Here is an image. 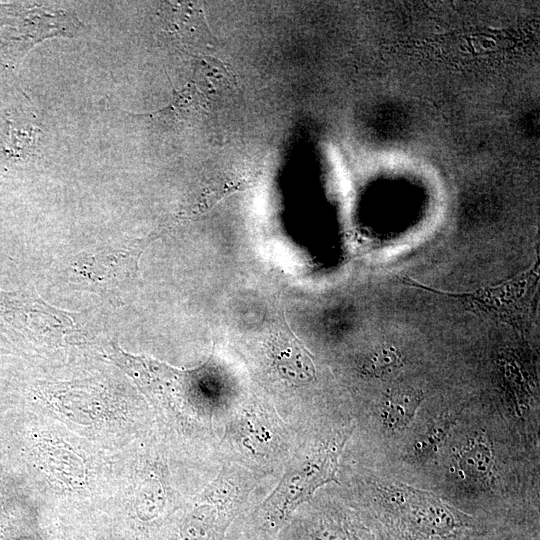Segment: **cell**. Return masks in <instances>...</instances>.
Wrapping results in <instances>:
<instances>
[{
    "instance_id": "6da1fadb",
    "label": "cell",
    "mask_w": 540,
    "mask_h": 540,
    "mask_svg": "<svg viewBox=\"0 0 540 540\" xmlns=\"http://www.w3.org/2000/svg\"><path fill=\"white\" fill-rule=\"evenodd\" d=\"M337 457V448L332 447L291 463L255 514L256 527L266 535L278 533L297 507L309 501L321 485L335 480Z\"/></svg>"
},
{
    "instance_id": "7a4b0ae2",
    "label": "cell",
    "mask_w": 540,
    "mask_h": 540,
    "mask_svg": "<svg viewBox=\"0 0 540 540\" xmlns=\"http://www.w3.org/2000/svg\"><path fill=\"white\" fill-rule=\"evenodd\" d=\"M296 540H377L373 530L354 512L331 508L318 512L298 526Z\"/></svg>"
},
{
    "instance_id": "3957f363",
    "label": "cell",
    "mask_w": 540,
    "mask_h": 540,
    "mask_svg": "<svg viewBox=\"0 0 540 540\" xmlns=\"http://www.w3.org/2000/svg\"><path fill=\"white\" fill-rule=\"evenodd\" d=\"M423 399V392L412 386H395L388 389L384 394L380 413L385 429L391 432L406 429Z\"/></svg>"
},
{
    "instance_id": "277c9868",
    "label": "cell",
    "mask_w": 540,
    "mask_h": 540,
    "mask_svg": "<svg viewBox=\"0 0 540 540\" xmlns=\"http://www.w3.org/2000/svg\"><path fill=\"white\" fill-rule=\"evenodd\" d=\"M456 470L463 479L485 482L490 478L494 456L490 442L482 434L470 437L455 455Z\"/></svg>"
},
{
    "instance_id": "5b68a950",
    "label": "cell",
    "mask_w": 540,
    "mask_h": 540,
    "mask_svg": "<svg viewBox=\"0 0 540 540\" xmlns=\"http://www.w3.org/2000/svg\"><path fill=\"white\" fill-rule=\"evenodd\" d=\"M456 422V415L443 413L436 418L426 431L412 445V454L416 459L426 460L432 457L445 442Z\"/></svg>"
},
{
    "instance_id": "8992f818",
    "label": "cell",
    "mask_w": 540,
    "mask_h": 540,
    "mask_svg": "<svg viewBox=\"0 0 540 540\" xmlns=\"http://www.w3.org/2000/svg\"><path fill=\"white\" fill-rule=\"evenodd\" d=\"M403 367L401 355L394 347L382 346L372 351L364 360L363 371L367 375L386 379Z\"/></svg>"
},
{
    "instance_id": "52a82bcc",
    "label": "cell",
    "mask_w": 540,
    "mask_h": 540,
    "mask_svg": "<svg viewBox=\"0 0 540 540\" xmlns=\"http://www.w3.org/2000/svg\"><path fill=\"white\" fill-rule=\"evenodd\" d=\"M482 540H519V539L510 534H500L499 536L494 535V537L492 538L483 537Z\"/></svg>"
}]
</instances>
